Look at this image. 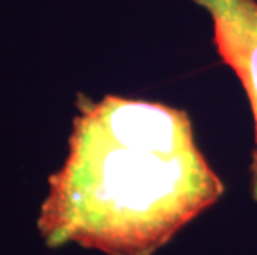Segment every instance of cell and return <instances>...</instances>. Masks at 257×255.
<instances>
[{
  "instance_id": "cell-1",
  "label": "cell",
  "mask_w": 257,
  "mask_h": 255,
  "mask_svg": "<svg viewBox=\"0 0 257 255\" xmlns=\"http://www.w3.org/2000/svg\"><path fill=\"white\" fill-rule=\"evenodd\" d=\"M38 229L48 247L153 255L214 205L224 184L188 113L156 101L83 98Z\"/></svg>"
},
{
  "instance_id": "cell-2",
  "label": "cell",
  "mask_w": 257,
  "mask_h": 255,
  "mask_svg": "<svg viewBox=\"0 0 257 255\" xmlns=\"http://www.w3.org/2000/svg\"><path fill=\"white\" fill-rule=\"evenodd\" d=\"M212 22L214 43L222 62L236 73L254 115L255 148L250 191L257 202V0H194Z\"/></svg>"
}]
</instances>
